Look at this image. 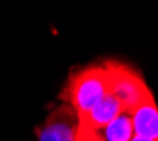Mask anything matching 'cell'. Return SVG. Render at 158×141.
<instances>
[{"instance_id": "1", "label": "cell", "mask_w": 158, "mask_h": 141, "mask_svg": "<svg viewBox=\"0 0 158 141\" xmlns=\"http://www.w3.org/2000/svg\"><path fill=\"white\" fill-rule=\"evenodd\" d=\"M107 92L109 75L105 62L90 64L69 76L61 97L82 117Z\"/></svg>"}, {"instance_id": "2", "label": "cell", "mask_w": 158, "mask_h": 141, "mask_svg": "<svg viewBox=\"0 0 158 141\" xmlns=\"http://www.w3.org/2000/svg\"><path fill=\"white\" fill-rule=\"evenodd\" d=\"M105 66L109 75V92L117 97L126 113H130L151 93L143 75L128 64L106 61Z\"/></svg>"}, {"instance_id": "3", "label": "cell", "mask_w": 158, "mask_h": 141, "mask_svg": "<svg viewBox=\"0 0 158 141\" xmlns=\"http://www.w3.org/2000/svg\"><path fill=\"white\" fill-rule=\"evenodd\" d=\"M79 116L64 102L54 107L47 118L35 128L38 141H75L79 130Z\"/></svg>"}, {"instance_id": "4", "label": "cell", "mask_w": 158, "mask_h": 141, "mask_svg": "<svg viewBox=\"0 0 158 141\" xmlns=\"http://www.w3.org/2000/svg\"><path fill=\"white\" fill-rule=\"evenodd\" d=\"M128 114L135 135L158 141V106L152 92Z\"/></svg>"}, {"instance_id": "5", "label": "cell", "mask_w": 158, "mask_h": 141, "mask_svg": "<svg viewBox=\"0 0 158 141\" xmlns=\"http://www.w3.org/2000/svg\"><path fill=\"white\" fill-rule=\"evenodd\" d=\"M123 112H124L123 106L117 100V97L107 92L85 116L79 117V120L88 124L89 127H92L93 130L99 131Z\"/></svg>"}, {"instance_id": "6", "label": "cell", "mask_w": 158, "mask_h": 141, "mask_svg": "<svg viewBox=\"0 0 158 141\" xmlns=\"http://www.w3.org/2000/svg\"><path fill=\"white\" fill-rule=\"evenodd\" d=\"M99 134L103 141H130L135 135L130 114L123 112L106 127L99 130Z\"/></svg>"}, {"instance_id": "7", "label": "cell", "mask_w": 158, "mask_h": 141, "mask_svg": "<svg viewBox=\"0 0 158 141\" xmlns=\"http://www.w3.org/2000/svg\"><path fill=\"white\" fill-rule=\"evenodd\" d=\"M75 141H103V138L99 134V131H96L92 127H89L88 124H85L83 122H81Z\"/></svg>"}, {"instance_id": "8", "label": "cell", "mask_w": 158, "mask_h": 141, "mask_svg": "<svg viewBox=\"0 0 158 141\" xmlns=\"http://www.w3.org/2000/svg\"><path fill=\"white\" fill-rule=\"evenodd\" d=\"M130 141H157V140H150V138H145V137H140V135H134Z\"/></svg>"}]
</instances>
